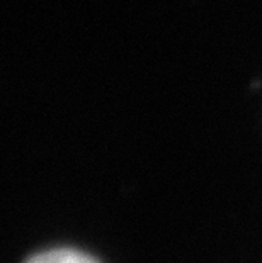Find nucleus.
Wrapping results in <instances>:
<instances>
[{"label": "nucleus", "mask_w": 262, "mask_h": 263, "mask_svg": "<svg viewBox=\"0 0 262 263\" xmlns=\"http://www.w3.org/2000/svg\"><path fill=\"white\" fill-rule=\"evenodd\" d=\"M26 263H97V261L91 258L89 255L82 253V251L61 248V250H51L40 255H34Z\"/></svg>", "instance_id": "f257e3e1"}]
</instances>
